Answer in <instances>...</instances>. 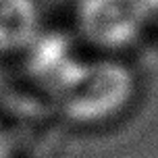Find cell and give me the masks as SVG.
<instances>
[{
    "label": "cell",
    "mask_w": 158,
    "mask_h": 158,
    "mask_svg": "<svg viewBox=\"0 0 158 158\" xmlns=\"http://www.w3.org/2000/svg\"><path fill=\"white\" fill-rule=\"evenodd\" d=\"M135 75L121 60H87L79 79L58 102L64 114L81 125H98L118 117L135 96Z\"/></svg>",
    "instance_id": "6da1fadb"
},
{
    "label": "cell",
    "mask_w": 158,
    "mask_h": 158,
    "mask_svg": "<svg viewBox=\"0 0 158 158\" xmlns=\"http://www.w3.org/2000/svg\"><path fill=\"white\" fill-rule=\"evenodd\" d=\"M79 38L102 52H121L139 42L150 27L143 0H79Z\"/></svg>",
    "instance_id": "7a4b0ae2"
},
{
    "label": "cell",
    "mask_w": 158,
    "mask_h": 158,
    "mask_svg": "<svg viewBox=\"0 0 158 158\" xmlns=\"http://www.w3.org/2000/svg\"><path fill=\"white\" fill-rule=\"evenodd\" d=\"M23 56L33 83L56 98L77 81L87 64L77 38L58 29H42Z\"/></svg>",
    "instance_id": "3957f363"
},
{
    "label": "cell",
    "mask_w": 158,
    "mask_h": 158,
    "mask_svg": "<svg viewBox=\"0 0 158 158\" xmlns=\"http://www.w3.org/2000/svg\"><path fill=\"white\" fill-rule=\"evenodd\" d=\"M42 29L38 0H0V56L23 54Z\"/></svg>",
    "instance_id": "277c9868"
},
{
    "label": "cell",
    "mask_w": 158,
    "mask_h": 158,
    "mask_svg": "<svg viewBox=\"0 0 158 158\" xmlns=\"http://www.w3.org/2000/svg\"><path fill=\"white\" fill-rule=\"evenodd\" d=\"M0 158H17L13 137H10L6 125L2 121H0Z\"/></svg>",
    "instance_id": "5b68a950"
},
{
    "label": "cell",
    "mask_w": 158,
    "mask_h": 158,
    "mask_svg": "<svg viewBox=\"0 0 158 158\" xmlns=\"http://www.w3.org/2000/svg\"><path fill=\"white\" fill-rule=\"evenodd\" d=\"M143 6L148 10V17H150V23H158V0H143Z\"/></svg>",
    "instance_id": "8992f818"
}]
</instances>
